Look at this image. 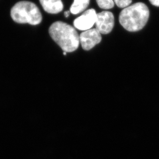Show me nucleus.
<instances>
[{
  "label": "nucleus",
  "instance_id": "nucleus-1",
  "mask_svg": "<svg viewBox=\"0 0 159 159\" xmlns=\"http://www.w3.org/2000/svg\"><path fill=\"white\" fill-rule=\"evenodd\" d=\"M149 17L148 8L144 3L138 2L125 8L119 14V21L129 32H137L146 25Z\"/></svg>",
  "mask_w": 159,
  "mask_h": 159
},
{
  "label": "nucleus",
  "instance_id": "nucleus-10",
  "mask_svg": "<svg viewBox=\"0 0 159 159\" xmlns=\"http://www.w3.org/2000/svg\"><path fill=\"white\" fill-rule=\"evenodd\" d=\"M132 0H114V2L119 8H126L130 5Z\"/></svg>",
  "mask_w": 159,
  "mask_h": 159
},
{
  "label": "nucleus",
  "instance_id": "nucleus-4",
  "mask_svg": "<svg viewBox=\"0 0 159 159\" xmlns=\"http://www.w3.org/2000/svg\"><path fill=\"white\" fill-rule=\"evenodd\" d=\"M96 29L100 34H107L114 26L113 14L109 11H103L97 15Z\"/></svg>",
  "mask_w": 159,
  "mask_h": 159
},
{
  "label": "nucleus",
  "instance_id": "nucleus-7",
  "mask_svg": "<svg viewBox=\"0 0 159 159\" xmlns=\"http://www.w3.org/2000/svg\"><path fill=\"white\" fill-rule=\"evenodd\" d=\"M39 2L44 11L49 14H58L64 8L61 0H39Z\"/></svg>",
  "mask_w": 159,
  "mask_h": 159
},
{
  "label": "nucleus",
  "instance_id": "nucleus-12",
  "mask_svg": "<svg viewBox=\"0 0 159 159\" xmlns=\"http://www.w3.org/2000/svg\"><path fill=\"white\" fill-rule=\"evenodd\" d=\"M70 11H65V17H66V18H68V17H69V15H70Z\"/></svg>",
  "mask_w": 159,
  "mask_h": 159
},
{
  "label": "nucleus",
  "instance_id": "nucleus-3",
  "mask_svg": "<svg viewBox=\"0 0 159 159\" xmlns=\"http://www.w3.org/2000/svg\"><path fill=\"white\" fill-rule=\"evenodd\" d=\"M11 16L17 23H29L33 25H39L43 19L37 5L30 1L16 3L11 9Z\"/></svg>",
  "mask_w": 159,
  "mask_h": 159
},
{
  "label": "nucleus",
  "instance_id": "nucleus-8",
  "mask_svg": "<svg viewBox=\"0 0 159 159\" xmlns=\"http://www.w3.org/2000/svg\"><path fill=\"white\" fill-rule=\"evenodd\" d=\"M90 0H74L70 8V11L74 15H77L85 10L89 6Z\"/></svg>",
  "mask_w": 159,
  "mask_h": 159
},
{
  "label": "nucleus",
  "instance_id": "nucleus-9",
  "mask_svg": "<svg viewBox=\"0 0 159 159\" xmlns=\"http://www.w3.org/2000/svg\"><path fill=\"white\" fill-rule=\"evenodd\" d=\"M96 2L99 7L102 9H111L114 6L113 0H96Z\"/></svg>",
  "mask_w": 159,
  "mask_h": 159
},
{
  "label": "nucleus",
  "instance_id": "nucleus-13",
  "mask_svg": "<svg viewBox=\"0 0 159 159\" xmlns=\"http://www.w3.org/2000/svg\"><path fill=\"white\" fill-rule=\"evenodd\" d=\"M63 54H64V55H66V54H67V53H66V52H64V53H63Z\"/></svg>",
  "mask_w": 159,
  "mask_h": 159
},
{
  "label": "nucleus",
  "instance_id": "nucleus-5",
  "mask_svg": "<svg viewBox=\"0 0 159 159\" xmlns=\"http://www.w3.org/2000/svg\"><path fill=\"white\" fill-rule=\"evenodd\" d=\"M80 43L84 50H90L102 39L101 35L96 29L84 31L80 35Z\"/></svg>",
  "mask_w": 159,
  "mask_h": 159
},
{
  "label": "nucleus",
  "instance_id": "nucleus-11",
  "mask_svg": "<svg viewBox=\"0 0 159 159\" xmlns=\"http://www.w3.org/2000/svg\"><path fill=\"white\" fill-rule=\"evenodd\" d=\"M149 1L152 5L159 7V0H149Z\"/></svg>",
  "mask_w": 159,
  "mask_h": 159
},
{
  "label": "nucleus",
  "instance_id": "nucleus-6",
  "mask_svg": "<svg viewBox=\"0 0 159 159\" xmlns=\"http://www.w3.org/2000/svg\"><path fill=\"white\" fill-rule=\"evenodd\" d=\"M97 14L94 9L85 11L82 15L74 20V26L81 31L90 30L96 23Z\"/></svg>",
  "mask_w": 159,
  "mask_h": 159
},
{
  "label": "nucleus",
  "instance_id": "nucleus-2",
  "mask_svg": "<svg viewBox=\"0 0 159 159\" xmlns=\"http://www.w3.org/2000/svg\"><path fill=\"white\" fill-rule=\"evenodd\" d=\"M51 37L64 52H72L78 48L80 37L73 26L61 21L52 24L49 29Z\"/></svg>",
  "mask_w": 159,
  "mask_h": 159
}]
</instances>
